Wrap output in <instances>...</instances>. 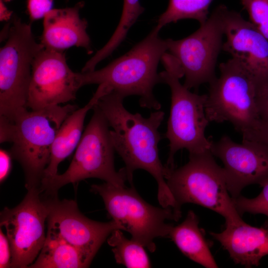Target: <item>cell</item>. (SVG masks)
I'll list each match as a JSON object with an SVG mask.
<instances>
[{
    "label": "cell",
    "instance_id": "1",
    "mask_svg": "<svg viewBox=\"0 0 268 268\" xmlns=\"http://www.w3.org/2000/svg\"><path fill=\"white\" fill-rule=\"evenodd\" d=\"M124 99L120 94L111 92L102 97L97 105L113 129L110 131L111 139L115 150L125 163L127 180L133 185L134 171H146L157 182L160 205L177 209L165 179L167 168L159 156L161 136L158 129L164 113L156 110L147 118L138 113H132L125 108Z\"/></svg>",
    "mask_w": 268,
    "mask_h": 268
},
{
    "label": "cell",
    "instance_id": "22",
    "mask_svg": "<svg viewBox=\"0 0 268 268\" xmlns=\"http://www.w3.org/2000/svg\"><path fill=\"white\" fill-rule=\"evenodd\" d=\"M121 230L113 231L107 239L108 245L112 247L116 263L130 268H151L144 247L132 239H127Z\"/></svg>",
    "mask_w": 268,
    "mask_h": 268
},
{
    "label": "cell",
    "instance_id": "17",
    "mask_svg": "<svg viewBox=\"0 0 268 268\" xmlns=\"http://www.w3.org/2000/svg\"><path fill=\"white\" fill-rule=\"evenodd\" d=\"M210 233L235 264L248 268L258 266L262 258L268 255V229L263 227H254L243 220L225 225L221 232Z\"/></svg>",
    "mask_w": 268,
    "mask_h": 268
},
{
    "label": "cell",
    "instance_id": "7",
    "mask_svg": "<svg viewBox=\"0 0 268 268\" xmlns=\"http://www.w3.org/2000/svg\"><path fill=\"white\" fill-rule=\"evenodd\" d=\"M220 76L209 84L205 104L210 122L231 123L246 136L262 121L257 100V86L250 74L235 59L219 64Z\"/></svg>",
    "mask_w": 268,
    "mask_h": 268
},
{
    "label": "cell",
    "instance_id": "31",
    "mask_svg": "<svg viewBox=\"0 0 268 268\" xmlns=\"http://www.w3.org/2000/svg\"><path fill=\"white\" fill-rule=\"evenodd\" d=\"M12 15V11L9 10L3 0H0V21L9 20Z\"/></svg>",
    "mask_w": 268,
    "mask_h": 268
},
{
    "label": "cell",
    "instance_id": "6",
    "mask_svg": "<svg viewBox=\"0 0 268 268\" xmlns=\"http://www.w3.org/2000/svg\"><path fill=\"white\" fill-rule=\"evenodd\" d=\"M165 70L160 72L163 81L171 92V103L166 137L169 141L168 169L174 168V158L180 149H186L190 154L210 151L212 141L207 138L205 130L210 122L205 112L207 94L199 95L190 91L179 79L184 76L177 63L172 59L162 61Z\"/></svg>",
    "mask_w": 268,
    "mask_h": 268
},
{
    "label": "cell",
    "instance_id": "25",
    "mask_svg": "<svg viewBox=\"0 0 268 268\" xmlns=\"http://www.w3.org/2000/svg\"><path fill=\"white\" fill-rule=\"evenodd\" d=\"M249 21L268 40V0H241Z\"/></svg>",
    "mask_w": 268,
    "mask_h": 268
},
{
    "label": "cell",
    "instance_id": "12",
    "mask_svg": "<svg viewBox=\"0 0 268 268\" xmlns=\"http://www.w3.org/2000/svg\"><path fill=\"white\" fill-rule=\"evenodd\" d=\"M48 209L47 224L63 239L76 248L90 265L106 238L122 227L114 220L97 222L85 216L73 200H60L58 196L42 195Z\"/></svg>",
    "mask_w": 268,
    "mask_h": 268
},
{
    "label": "cell",
    "instance_id": "27",
    "mask_svg": "<svg viewBox=\"0 0 268 268\" xmlns=\"http://www.w3.org/2000/svg\"><path fill=\"white\" fill-rule=\"evenodd\" d=\"M12 254L8 238L1 229L0 230V268H7L11 266Z\"/></svg>",
    "mask_w": 268,
    "mask_h": 268
},
{
    "label": "cell",
    "instance_id": "11",
    "mask_svg": "<svg viewBox=\"0 0 268 268\" xmlns=\"http://www.w3.org/2000/svg\"><path fill=\"white\" fill-rule=\"evenodd\" d=\"M48 213L37 188L28 189L18 205L0 212V226L5 227L11 250V268H29L36 259L46 240Z\"/></svg>",
    "mask_w": 268,
    "mask_h": 268
},
{
    "label": "cell",
    "instance_id": "23",
    "mask_svg": "<svg viewBox=\"0 0 268 268\" xmlns=\"http://www.w3.org/2000/svg\"><path fill=\"white\" fill-rule=\"evenodd\" d=\"M213 0H169L166 10L160 15L157 25L162 28L171 22L193 19L203 24L207 19L208 8Z\"/></svg>",
    "mask_w": 268,
    "mask_h": 268
},
{
    "label": "cell",
    "instance_id": "28",
    "mask_svg": "<svg viewBox=\"0 0 268 268\" xmlns=\"http://www.w3.org/2000/svg\"><path fill=\"white\" fill-rule=\"evenodd\" d=\"M257 100L262 120H268V83L257 89Z\"/></svg>",
    "mask_w": 268,
    "mask_h": 268
},
{
    "label": "cell",
    "instance_id": "24",
    "mask_svg": "<svg viewBox=\"0 0 268 268\" xmlns=\"http://www.w3.org/2000/svg\"><path fill=\"white\" fill-rule=\"evenodd\" d=\"M262 187V192L254 198L249 199L240 195L233 200L237 210L241 215L245 212L266 215L268 219L263 227L268 229V181Z\"/></svg>",
    "mask_w": 268,
    "mask_h": 268
},
{
    "label": "cell",
    "instance_id": "21",
    "mask_svg": "<svg viewBox=\"0 0 268 268\" xmlns=\"http://www.w3.org/2000/svg\"><path fill=\"white\" fill-rule=\"evenodd\" d=\"M143 11L139 0H124L122 15L117 28L105 45L85 63L88 69H94L99 62L111 55L125 39L129 30Z\"/></svg>",
    "mask_w": 268,
    "mask_h": 268
},
{
    "label": "cell",
    "instance_id": "14",
    "mask_svg": "<svg viewBox=\"0 0 268 268\" xmlns=\"http://www.w3.org/2000/svg\"><path fill=\"white\" fill-rule=\"evenodd\" d=\"M210 151L223 163L228 191L233 199L246 186L268 181V146L254 140L233 141L224 135L212 141Z\"/></svg>",
    "mask_w": 268,
    "mask_h": 268
},
{
    "label": "cell",
    "instance_id": "13",
    "mask_svg": "<svg viewBox=\"0 0 268 268\" xmlns=\"http://www.w3.org/2000/svg\"><path fill=\"white\" fill-rule=\"evenodd\" d=\"M81 87L78 72L68 67L65 53L44 48L32 66L27 106L35 110L67 103Z\"/></svg>",
    "mask_w": 268,
    "mask_h": 268
},
{
    "label": "cell",
    "instance_id": "18",
    "mask_svg": "<svg viewBox=\"0 0 268 268\" xmlns=\"http://www.w3.org/2000/svg\"><path fill=\"white\" fill-rule=\"evenodd\" d=\"M103 96V94L96 90L84 107L75 110L64 121L53 141L50 162L44 171L42 180L57 175L59 164L76 148L83 134L87 113L93 109Z\"/></svg>",
    "mask_w": 268,
    "mask_h": 268
},
{
    "label": "cell",
    "instance_id": "9",
    "mask_svg": "<svg viewBox=\"0 0 268 268\" xmlns=\"http://www.w3.org/2000/svg\"><path fill=\"white\" fill-rule=\"evenodd\" d=\"M44 48L36 42L30 24L14 17L0 50V117L13 121L27 109L32 66Z\"/></svg>",
    "mask_w": 268,
    "mask_h": 268
},
{
    "label": "cell",
    "instance_id": "29",
    "mask_svg": "<svg viewBox=\"0 0 268 268\" xmlns=\"http://www.w3.org/2000/svg\"><path fill=\"white\" fill-rule=\"evenodd\" d=\"M243 139L259 141L268 146V120H262L258 128L250 134L243 136Z\"/></svg>",
    "mask_w": 268,
    "mask_h": 268
},
{
    "label": "cell",
    "instance_id": "16",
    "mask_svg": "<svg viewBox=\"0 0 268 268\" xmlns=\"http://www.w3.org/2000/svg\"><path fill=\"white\" fill-rule=\"evenodd\" d=\"M84 5L80 1L72 7L52 9L45 14L40 42L45 49L64 52L76 46L84 48L88 54L92 53L87 21L79 16Z\"/></svg>",
    "mask_w": 268,
    "mask_h": 268
},
{
    "label": "cell",
    "instance_id": "15",
    "mask_svg": "<svg viewBox=\"0 0 268 268\" xmlns=\"http://www.w3.org/2000/svg\"><path fill=\"white\" fill-rule=\"evenodd\" d=\"M224 32L226 40L222 50L247 70L257 89L268 83V40L250 21L227 6L224 13Z\"/></svg>",
    "mask_w": 268,
    "mask_h": 268
},
{
    "label": "cell",
    "instance_id": "2",
    "mask_svg": "<svg viewBox=\"0 0 268 268\" xmlns=\"http://www.w3.org/2000/svg\"><path fill=\"white\" fill-rule=\"evenodd\" d=\"M161 29L155 26L144 39L105 67L78 72L81 87L95 84H98L97 88L104 95L111 92L118 93L124 98L137 95L140 107L159 110L161 104L153 90L156 84L163 83L157 67L167 51L166 40L159 36Z\"/></svg>",
    "mask_w": 268,
    "mask_h": 268
},
{
    "label": "cell",
    "instance_id": "32",
    "mask_svg": "<svg viewBox=\"0 0 268 268\" xmlns=\"http://www.w3.org/2000/svg\"><path fill=\"white\" fill-rule=\"evenodd\" d=\"M5 2H8L11 1L12 0H3Z\"/></svg>",
    "mask_w": 268,
    "mask_h": 268
},
{
    "label": "cell",
    "instance_id": "8",
    "mask_svg": "<svg viewBox=\"0 0 268 268\" xmlns=\"http://www.w3.org/2000/svg\"><path fill=\"white\" fill-rule=\"evenodd\" d=\"M91 191L102 197L112 220L152 253L156 248L155 238L169 236L173 226L166 221H177L181 217V213L172 207H158L147 203L133 185L127 188L106 182L92 185Z\"/></svg>",
    "mask_w": 268,
    "mask_h": 268
},
{
    "label": "cell",
    "instance_id": "30",
    "mask_svg": "<svg viewBox=\"0 0 268 268\" xmlns=\"http://www.w3.org/2000/svg\"><path fill=\"white\" fill-rule=\"evenodd\" d=\"M12 156L3 149L0 150V181L3 182L9 175L11 168Z\"/></svg>",
    "mask_w": 268,
    "mask_h": 268
},
{
    "label": "cell",
    "instance_id": "3",
    "mask_svg": "<svg viewBox=\"0 0 268 268\" xmlns=\"http://www.w3.org/2000/svg\"><path fill=\"white\" fill-rule=\"evenodd\" d=\"M77 109L69 104L26 109L14 117L9 152L23 168L27 190L39 189L57 133L64 121Z\"/></svg>",
    "mask_w": 268,
    "mask_h": 268
},
{
    "label": "cell",
    "instance_id": "4",
    "mask_svg": "<svg viewBox=\"0 0 268 268\" xmlns=\"http://www.w3.org/2000/svg\"><path fill=\"white\" fill-rule=\"evenodd\" d=\"M165 179L178 208L193 203L219 214L225 225L243 221L228 191L223 168L210 151L190 154L188 162L178 169L167 168Z\"/></svg>",
    "mask_w": 268,
    "mask_h": 268
},
{
    "label": "cell",
    "instance_id": "5",
    "mask_svg": "<svg viewBox=\"0 0 268 268\" xmlns=\"http://www.w3.org/2000/svg\"><path fill=\"white\" fill-rule=\"evenodd\" d=\"M76 148L67 169L63 174L43 179L39 188L46 196H58V191L69 183L88 178H98L117 186H125L127 181L124 168L117 171L114 166L115 149L109 125L97 104Z\"/></svg>",
    "mask_w": 268,
    "mask_h": 268
},
{
    "label": "cell",
    "instance_id": "10",
    "mask_svg": "<svg viewBox=\"0 0 268 268\" xmlns=\"http://www.w3.org/2000/svg\"><path fill=\"white\" fill-rule=\"evenodd\" d=\"M220 4L194 33L183 39H165L167 51L177 61L185 77L183 85L188 89L209 83L215 79V67L222 50L224 13Z\"/></svg>",
    "mask_w": 268,
    "mask_h": 268
},
{
    "label": "cell",
    "instance_id": "19",
    "mask_svg": "<svg viewBox=\"0 0 268 268\" xmlns=\"http://www.w3.org/2000/svg\"><path fill=\"white\" fill-rule=\"evenodd\" d=\"M199 223L197 215L190 210L181 223L172 227L168 237L184 255L193 261L205 268H217Z\"/></svg>",
    "mask_w": 268,
    "mask_h": 268
},
{
    "label": "cell",
    "instance_id": "20",
    "mask_svg": "<svg viewBox=\"0 0 268 268\" xmlns=\"http://www.w3.org/2000/svg\"><path fill=\"white\" fill-rule=\"evenodd\" d=\"M89 265L76 248L48 228L44 244L34 263L29 268H79Z\"/></svg>",
    "mask_w": 268,
    "mask_h": 268
},
{
    "label": "cell",
    "instance_id": "26",
    "mask_svg": "<svg viewBox=\"0 0 268 268\" xmlns=\"http://www.w3.org/2000/svg\"><path fill=\"white\" fill-rule=\"evenodd\" d=\"M53 0H27V8L31 21L43 18L52 8Z\"/></svg>",
    "mask_w": 268,
    "mask_h": 268
}]
</instances>
